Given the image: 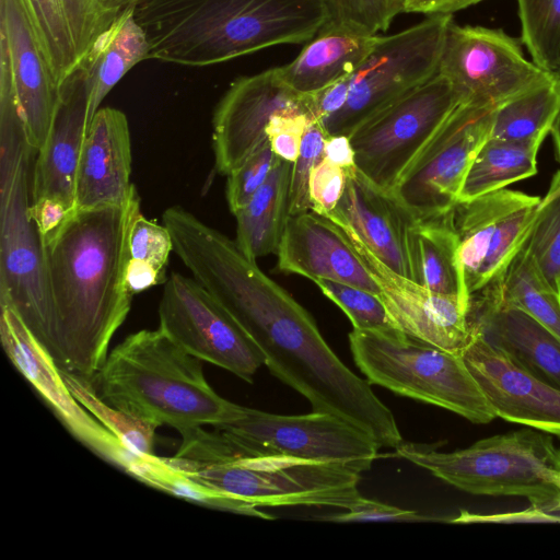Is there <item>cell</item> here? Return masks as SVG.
Here are the masks:
<instances>
[{
	"mask_svg": "<svg viewBox=\"0 0 560 560\" xmlns=\"http://www.w3.org/2000/svg\"><path fill=\"white\" fill-rule=\"evenodd\" d=\"M209 291L245 329L281 382L313 411L330 413L371 435L381 447L401 442L389 408L366 380L331 350L310 313L244 255L225 261Z\"/></svg>",
	"mask_w": 560,
	"mask_h": 560,
	"instance_id": "obj_1",
	"label": "cell"
},
{
	"mask_svg": "<svg viewBox=\"0 0 560 560\" xmlns=\"http://www.w3.org/2000/svg\"><path fill=\"white\" fill-rule=\"evenodd\" d=\"M140 212L136 190L121 206L73 209L42 240L56 320L54 361L93 385L131 308L129 236Z\"/></svg>",
	"mask_w": 560,
	"mask_h": 560,
	"instance_id": "obj_2",
	"label": "cell"
},
{
	"mask_svg": "<svg viewBox=\"0 0 560 560\" xmlns=\"http://www.w3.org/2000/svg\"><path fill=\"white\" fill-rule=\"evenodd\" d=\"M150 59L202 67L308 42L331 18L327 0H139Z\"/></svg>",
	"mask_w": 560,
	"mask_h": 560,
	"instance_id": "obj_3",
	"label": "cell"
},
{
	"mask_svg": "<svg viewBox=\"0 0 560 560\" xmlns=\"http://www.w3.org/2000/svg\"><path fill=\"white\" fill-rule=\"evenodd\" d=\"M202 362L160 328L142 329L114 348L94 385L107 404L180 434L237 419L244 407L213 390Z\"/></svg>",
	"mask_w": 560,
	"mask_h": 560,
	"instance_id": "obj_4",
	"label": "cell"
},
{
	"mask_svg": "<svg viewBox=\"0 0 560 560\" xmlns=\"http://www.w3.org/2000/svg\"><path fill=\"white\" fill-rule=\"evenodd\" d=\"M34 152L20 116L1 113L0 305L11 307L54 359L56 320L44 246L30 217V161Z\"/></svg>",
	"mask_w": 560,
	"mask_h": 560,
	"instance_id": "obj_5",
	"label": "cell"
},
{
	"mask_svg": "<svg viewBox=\"0 0 560 560\" xmlns=\"http://www.w3.org/2000/svg\"><path fill=\"white\" fill-rule=\"evenodd\" d=\"M396 454L453 487L477 495L522 497L547 512L560 504V448L529 428L478 440L453 452L401 442Z\"/></svg>",
	"mask_w": 560,
	"mask_h": 560,
	"instance_id": "obj_6",
	"label": "cell"
},
{
	"mask_svg": "<svg viewBox=\"0 0 560 560\" xmlns=\"http://www.w3.org/2000/svg\"><path fill=\"white\" fill-rule=\"evenodd\" d=\"M353 360L370 384L452 411L472 423L497 415L460 353L400 330L349 334Z\"/></svg>",
	"mask_w": 560,
	"mask_h": 560,
	"instance_id": "obj_7",
	"label": "cell"
},
{
	"mask_svg": "<svg viewBox=\"0 0 560 560\" xmlns=\"http://www.w3.org/2000/svg\"><path fill=\"white\" fill-rule=\"evenodd\" d=\"M166 463L206 488L254 506L314 505L347 510L361 494V474L339 464L254 456L203 464Z\"/></svg>",
	"mask_w": 560,
	"mask_h": 560,
	"instance_id": "obj_8",
	"label": "cell"
},
{
	"mask_svg": "<svg viewBox=\"0 0 560 560\" xmlns=\"http://www.w3.org/2000/svg\"><path fill=\"white\" fill-rule=\"evenodd\" d=\"M453 14L430 15L404 31L381 36L349 75L345 106L322 120L327 136H350L363 121L438 73L444 36Z\"/></svg>",
	"mask_w": 560,
	"mask_h": 560,
	"instance_id": "obj_9",
	"label": "cell"
},
{
	"mask_svg": "<svg viewBox=\"0 0 560 560\" xmlns=\"http://www.w3.org/2000/svg\"><path fill=\"white\" fill-rule=\"evenodd\" d=\"M464 100L444 75L430 80L383 108L349 136L357 168L392 192L446 118Z\"/></svg>",
	"mask_w": 560,
	"mask_h": 560,
	"instance_id": "obj_10",
	"label": "cell"
},
{
	"mask_svg": "<svg viewBox=\"0 0 560 560\" xmlns=\"http://www.w3.org/2000/svg\"><path fill=\"white\" fill-rule=\"evenodd\" d=\"M238 457L275 456L369 470L381 447L368 433L326 412L283 416L243 408L235 420L213 427Z\"/></svg>",
	"mask_w": 560,
	"mask_h": 560,
	"instance_id": "obj_11",
	"label": "cell"
},
{
	"mask_svg": "<svg viewBox=\"0 0 560 560\" xmlns=\"http://www.w3.org/2000/svg\"><path fill=\"white\" fill-rule=\"evenodd\" d=\"M495 108L459 103L404 174L393 195L415 218L442 215L458 203L467 172L490 138Z\"/></svg>",
	"mask_w": 560,
	"mask_h": 560,
	"instance_id": "obj_12",
	"label": "cell"
},
{
	"mask_svg": "<svg viewBox=\"0 0 560 560\" xmlns=\"http://www.w3.org/2000/svg\"><path fill=\"white\" fill-rule=\"evenodd\" d=\"M540 198L500 189L452 210L464 290L470 299L499 283L529 237Z\"/></svg>",
	"mask_w": 560,
	"mask_h": 560,
	"instance_id": "obj_13",
	"label": "cell"
},
{
	"mask_svg": "<svg viewBox=\"0 0 560 560\" xmlns=\"http://www.w3.org/2000/svg\"><path fill=\"white\" fill-rule=\"evenodd\" d=\"M521 40L501 28L448 23L438 73L466 102L500 106L559 75L525 58Z\"/></svg>",
	"mask_w": 560,
	"mask_h": 560,
	"instance_id": "obj_14",
	"label": "cell"
},
{
	"mask_svg": "<svg viewBox=\"0 0 560 560\" xmlns=\"http://www.w3.org/2000/svg\"><path fill=\"white\" fill-rule=\"evenodd\" d=\"M159 328L189 354L252 383L264 354L238 322L194 278L172 272L159 304Z\"/></svg>",
	"mask_w": 560,
	"mask_h": 560,
	"instance_id": "obj_15",
	"label": "cell"
},
{
	"mask_svg": "<svg viewBox=\"0 0 560 560\" xmlns=\"http://www.w3.org/2000/svg\"><path fill=\"white\" fill-rule=\"evenodd\" d=\"M288 112L315 118L312 94L289 86L278 67L234 80L213 112L215 171L226 176L233 172L268 139L266 129L271 118Z\"/></svg>",
	"mask_w": 560,
	"mask_h": 560,
	"instance_id": "obj_16",
	"label": "cell"
},
{
	"mask_svg": "<svg viewBox=\"0 0 560 560\" xmlns=\"http://www.w3.org/2000/svg\"><path fill=\"white\" fill-rule=\"evenodd\" d=\"M3 350L70 432L94 452L126 471L138 455L128 451L71 394L51 355L32 335L19 315L0 305Z\"/></svg>",
	"mask_w": 560,
	"mask_h": 560,
	"instance_id": "obj_17",
	"label": "cell"
},
{
	"mask_svg": "<svg viewBox=\"0 0 560 560\" xmlns=\"http://www.w3.org/2000/svg\"><path fill=\"white\" fill-rule=\"evenodd\" d=\"M0 57L9 65L25 139L37 152L51 128L59 85L25 0H0Z\"/></svg>",
	"mask_w": 560,
	"mask_h": 560,
	"instance_id": "obj_18",
	"label": "cell"
},
{
	"mask_svg": "<svg viewBox=\"0 0 560 560\" xmlns=\"http://www.w3.org/2000/svg\"><path fill=\"white\" fill-rule=\"evenodd\" d=\"M462 355L497 417L560 439V388L474 330Z\"/></svg>",
	"mask_w": 560,
	"mask_h": 560,
	"instance_id": "obj_19",
	"label": "cell"
},
{
	"mask_svg": "<svg viewBox=\"0 0 560 560\" xmlns=\"http://www.w3.org/2000/svg\"><path fill=\"white\" fill-rule=\"evenodd\" d=\"M340 228L378 283L380 296L397 328L410 337L462 354L470 338L469 308L462 300L433 292L396 273L376 258L352 231Z\"/></svg>",
	"mask_w": 560,
	"mask_h": 560,
	"instance_id": "obj_20",
	"label": "cell"
},
{
	"mask_svg": "<svg viewBox=\"0 0 560 560\" xmlns=\"http://www.w3.org/2000/svg\"><path fill=\"white\" fill-rule=\"evenodd\" d=\"M277 255L282 272L314 282L328 279L381 294L346 232L330 218L312 210L288 215Z\"/></svg>",
	"mask_w": 560,
	"mask_h": 560,
	"instance_id": "obj_21",
	"label": "cell"
},
{
	"mask_svg": "<svg viewBox=\"0 0 560 560\" xmlns=\"http://www.w3.org/2000/svg\"><path fill=\"white\" fill-rule=\"evenodd\" d=\"M345 174L343 194L326 217L352 231L389 269L411 279L407 237L415 217L357 167Z\"/></svg>",
	"mask_w": 560,
	"mask_h": 560,
	"instance_id": "obj_22",
	"label": "cell"
},
{
	"mask_svg": "<svg viewBox=\"0 0 560 560\" xmlns=\"http://www.w3.org/2000/svg\"><path fill=\"white\" fill-rule=\"evenodd\" d=\"M90 126L84 78L78 68L60 83L50 131L36 152L31 177V202L55 198L75 208V175Z\"/></svg>",
	"mask_w": 560,
	"mask_h": 560,
	"instance_id": "obj_23",
	"label": "cell"
},
{
	"mask_svg": "<svg viewBox=\"0 0 560 560\" xmlns=\"http://www.w3.org/2000/svg\"><path fill=\"white\" fill-rule=\"evenodd\" d=\"M131 138L121 110L100 108L82 147L75 175V208L121 206L137 190L130 180Z\"/></svg>",
	"mask_w": 560,
	"mask_h": 560,
	"instance_id": "obj_24",
	"label": "cell"
},
{
	"mask_svg": "<svg viewBox=\"0 0 560 560\" xmlns=\"http://www.w3.org/2000/svg\"><path fill=\"white\" fill-rule=\"evenodd\" d=\"M468 324L470 330L560 388V340L533 316L504 303L494 287L470 299Z\"/></svg>",
	"mask_w": 560,
	"mask_h": 560,
	"instance_id": "obj_25",
	"label": "cell"
},
{
	"mask_svg": "<svg viewBox=\"0 0 560 560\" xmlns=\"http://www.w3.org/2000/svg\"><path fill=\"white\" fill-rule=\"evenodd\" d=\"M25 2L58 85L119 13L106 9L98 0Z\"/></svg>",
	"mask_w": 560,
	"mask_h": 560,
	"instance_id": "obj_26",
	"label": "cell"
},
{
	"mask_svg": "<svg viewBox=\"0 0 560 560\" xmlns=\"http://www.w3.org/2000/svg\"><path fill=\"white\" fill-rule=\"evenodd\" d=\"M378 37L329 19L294 60L278 67L279 73L294 91L316 93L349 77L372 51Z\"/></svg>",
	"mask_w": 560,
	"mask_h": 560,
	"instance_id": "obj_27",
	"label": "cell"
},
{
	"mask_svg": "<svg viewBox=\"0 0 560 560\" xmlns=\"http://www.w3.org/2000/svg\"><path fill=\"white\" fill-rule=\"evenodd\" d=\"M147 59H150V45L131 3L96 36L75 67L85 81L90 124L112 89L131 68Z\"/></svg>",
	"mask_w": 560,
	"mask_h": 560,
	"instance_id": "obj_28",
	"label": "cell"
},
{
	"mask_svg": "<svg viewBox=\"0 0 560 560\" xmlns=\"http://www.w3.org/2000/svg\"><path fill=\"white\" fill-rule=\"evenodd\" d=\"M452 210L442 215L415 218L410 223L407 246L411 280L433 292L457 296L469 308Z\"/></svg>",
	"mask_w": 560,
	"mask_h": 560,
	"instance_id": "obj_29",
	"label": "cell"
},
{
	"mask_svg": "<svg viewBox=\"0 0 560 560\" xmlns=\"http://www.w3.org/2000/svg\"><path fill=\"white\" fill-rule=\"evenodd\" d=\"M292 164L279 159L264 185L234 214L235 242L253 260L278 250L289 215Z\"/></svg>",
	"mask_w": 560,
	"mask_h": 560,
	"instance_id": "obj_30",
	"label": "cell"
},
{
	"mask_svg": "<svg viewBox=\"0 0 560 560\" xmlns=\"http://www.w3.org/2000/svg\"><path fill=\"white\" fill-rule=\"evenodd\" d=\"M541 142L489 138L465 177L458 202L469 201L526 179L537 173Z\"/></svg>",
	"mask_w": 560,
	"mask_h": 560,
	"instance_id": "obj_31",
	"label": "cell"
},
{
	"mask_svg": "<svg viewBox=\"0 0 560 560\" xmlns=\"http://www.w3.org/2000/svg\"><path fill=\"white\" fill-rule=\"evenodd\" d=\"M560 110V77L498 106L490 138L544 142Z\"/></svg>",
	"mask_w": 560,
	"mask_h": 560,
	"instance_id": "obj_32",
	"label": "cell"
},
{
	"mask_svg": "<svg viewBox=\"0 0 560 560\" xmlns=\"http://www.w3.org/2000/svg\"><path fill=\"white\" fill-rule=\"evenodd\" d=\"M493 287L504 303L526 312L560 340V294L542 276L527 241L509 265L503 279Z\"/></svg>",
	"mask_w": 560,
	"mask_h": 560,
	"instance_id": "obj_33",
	"label": "cell"
},
{
	"mask_svg": "<svg viewBox=\"0 0 560 560\" xmlns=\"http://www.w3.org/2000/svg\"><path fill=\"white\" fill-rule=\"evenodd\" d=\"M60 372L74 398L113 433L128 451L142 457L153 455L154 435L158 425L107 404L96 393L93 384L75 375Z\"/></svg>",
	"mask_w": 560,
	"mask_h": 560,
	"instance_id": "obj_34",
	"label": "cell"
},
{
	"mask_svg": "<svg viewBox=\"0 0 560 560\" xmlns=\"http://www.w3.org/2000/svg\"><path fill=\"white\" fill-rule=\"evenodd\" d=\"M521 42L532 61L544 70L560 72V0H516Z\"/></svg>",
	"mask_w": 560,
	"mask_h": 560,
	"instance_id": "obj_35",
	"label": "cell"
},
{
	"mask_svg": "<svg viewBox=\"0 0 560 560\" xmlns=\"http://www.w3.org/2000/svg\"><path fill=\"white\" fill-rule=\"evenodd\" d=\"M315 283L349 317L353 329L399 330L378 294L328 279H318Z\"/></svg>",
	"mask_w": 560,
	"mask_h": 560,
	"instance_id": "obj_36",
	"label": "cell"
},
{
	"mask_svg": "<svg viewBox=\"0 0 560 560\" xmlns=\"http://www.w3.org/2000/svg\"><path fill=\"white\" fill-rule=\"evenodd\" d=\"M527 246L548 284L560 294V196L538 207Z\"/></svg>",
	"mask_w": 560,
	"mask_h": 560,
	"instance_id": "obj_37",
	"label": "cell"
},
{
	"mask_svg": "<svg viewBox=\"0 0 560 560\" xmlns=\"http://www.w3.org/2000/svg\"><path fill=\"white\" fill-rule=\"evenodd\" d=\"M278 160L267 139L228 175L225 195L233 214L240 211L264 185Z\"/></svg>",
	"mask_w": 560,
	"mask_h": 560,
	"instance_id": "obj_38",
	"label": "cell"
},
{
	"mask_svg": "<svg viewBox=\"0 0 560 560\" xmlns=\"http://www.w3.org/2000/svg\"><path fill=\"white\" fill-rule=\"evenodd\" d=\"M326 137V132L317 120L312 121L304 133L299 156L292 164L289 214L311 210L310 179L314 167L324 158Z\"/></svg>",
	"mask_w": 560,
	"mask_h": 560,
	"instance_id": "obj_39",
	"label": "cell"
},
{
	"mask_svg": "<svg viewBox=\"0 0 560 560\" xmlns=\"http://www.w3.org/2000/svg\"><path fill=\"white\" fill-rule=\"evenodd\" d=\"M329 7L330 19L370 34L386 31L402 12L399 0H330Z\"/></svg>",
	"mask_w": 560,
	"mask_h": 560,
	"instance_id": "obj_40",
	"label": "cell"
},
{
	"mask_svg": "<svg viewBox=\"0 0 560 560\" xmlns=\"http://www.w3.org/2000/svg\"><path fill=\"white\" fill-rule=\"evenodd\" d=\"M130 258L141 260L165 270L173 241L168 229L138 213L129 236Z\"/></svg>",
	"mask_w": 560,
	"mask_h": 560,
	"instance_id": "obj_41",
	"label": "cell"
},
{
	"mask_svg": "<svg viewBox=\"0 0 560 560\" xmlns=\"http://www.w3.org/2000/svg\"><path fill=\"white\" fill-rule=\"evenodd\" d=\"M319 521L349 522H446L450 518L420 514L360 495L343 513H331L316 517Z\"/></svg>",
	"mask_w": 560,
	"mask_h": 560,
	"instance_id": "obj_42",
	"label": "cell"
},
{
	"mask_svg": "<svg viewBox=\"0 0 560 560\" xmlns=\"http://www.w3.org/2000/svg\"><path fill=\"white\" fill-rule=\"evenodd\" d=\"M314 120L316 119L311 114L303 112L275 115L266 129L273 153L281 160L294 163L299 156L304 133Z\"/></svg>",
	"mask_w": 560,
	"mask_h": 560,
	"instance_id": "obj_43",
	"label": "cell"
},
{
	"mask_svg": "<svg viewBox=\"0 0 560 560\" xmlns=\"http://www.w3.org/2000/svg\"><path fill=\"white\" fill-rule=\"evenodd\" d=\"M345 186V171L323 158L314 167L310 179L311 210L323 215L331 212L339 202Z\"/></svg>",
	"mask_w": 560,
	"mask_h": 560,
	"instance_id": "obj_44",
	"label": "cell"
},
{
	"mask_svg": "<svg viewBox=\"0 0 560 560\" xmlns=\"http://www.w3.org/2000/svg\"><path fill=\"white\" fill-rule=\"evenodd\" d=\"M448 523L454 524H517V523H560V513L547 512L536 505L529 506L522 511L478 514L462 510L460 513L450 518Z\"/></svg>",
	"mask_w": 560,
	"mask_h": 560,
	"instance_id": "obj_45",
	"label": "cell"
},
{
	"mask_svg": "<svg viewBox=\"0 0 560 560\" xmlns=\"http://www.w3.org/2000/svg\"><path fill=\"white\" fill-rule=\"evenodd\" d=\"M71 211L62 201L55 198H42L30 206V217L42 240L52 234Z\"/></svg>",
	"mask_w": 560,
	"mask_h": 560,
	"instance_id": "obj_46",
	"label": "cell"
},
{
	"mask_svg": "<svg viewBox=\"0 0 560 560\" xmlns=\"http://www.w3.org/2000/svg\"><path fill=\"white\" fill-rule=\"evenodd\" d=\"M349 94V77L342 78L323 90L313 93L314 115L322 121L338 113L346 104Z\"/></svg>",
	"mask_w": 560,
	"mask_h": 560,
	"instance_id": "obj_47",
	"label": "cell"
},
{
	"mask_svg": "<svg viewBox=\"0 0 560 560\" xmlns=\"http://www.w3.org/2000/svg\"><path fill=\"white\" fill-rule=\"evenodd\" d=\"M166 279L165 270H161L149 262L130 258L127 269V283L132 294L164 283Z\"/></svg>",
	"mask_w": 560,
	"mask_h": 560,
	"instance_id": "obj_48",
	"label": "cell"
},
{
	"mask_svg": "<svg viewBox=\"0 0 560 560\" xmlns=\"http://www.w3.org/2000/svg\"><path fill=\"white\" fill-rule=\"evenodd\" d=\"M483 0H404L402 12L430 15H447Z\"/></svg>",
	"mask_w": 560,
	"mask_h": 560,
	"instance_id": "obj_49",
	"label": "cell"
},
{
	"mask_svg": "<svg viewBox=\"0 0 560 560\" xmlns=\"http://www.w3.org/2000/svg\"><path fill=\"white\" fill-rule=\"evenodd\" d=\"M324 159L343 171L357 167L355 154L350 138L345 135L326 137L324 143Z\"/></svg>",
	"mask_w": 560,
	"mask_h": 560,
	"instance_id": "obj_50",
	"label": "cell"
},
{
	"mask_svg": "<svg viewBox=\"0 0 560 560\" xmlns=\"http://www.w3.org/2000/svg\"><path fill=\"white\" fill-rule=\"evenodd\" d=\"M560 196V170L553 175L549 189L545 197L540 199V203L538 207H542L553 200L555 198Z\"/></svg>",
	"mask_w": 560,
	"mask_h": 560,
	"instance_id": "obj_51",
	"label": "cell"
},
{
	"mask_svg": "<svg viewBox=\"0 0 560 560\" xmlns=\"http://www.w3.org/2000/svg\"><path fill=\"white\" fill-rule=\"evenodd\" d=\"M550 133L555 144L556 158L560 162V110L555 119Z\"/></svg>",
	"mask_w": 560,
	"mask_h": 560,
	"instance_id": "obj_52",
	"label": "cell"
},
{
	"mask_svg": "<svg viewBox=\"0 0 560 560\" xmlns=\"http://www.w3.org/2000/svg\"><path fill=\"white\" fill-rule=\"evenodd\" d=\"M100 3L110 11L119 12L128 4L136 3L139 0H98Z\"/></svg>",
	"mask_w": 560,
	"mask_h": 560,
	"instance_id": "obj_53",
	"label": "cell"
},
{
	"mask_svg": "<svg viewBox=\"0 0 560 560\" xmlns=\"http://www.w3.org/2000/svg\"><path fill=\"white\" fill-rule=\"evenodd\" d=\"M556 513H560V504L555 510Z\"/></svg>",
	"mask_w": 560,
	"mask_h": 560,
	"instance_id": "obj_54",
	"label": "cell"
},
{
	"mask_svg": "<svg viewBox=\"0 0 560 560\" xmlns=\"http://www.w3.org/2000/svg\"><path fill=\"white\" fill-rule=\"evenodd\" d=\"M399 1H401V3H402L404 0H399Z\"/></svg>",
	"mask_w": 560,
	"mask_h": 560,
	"instance_id": "obj_55",
	"label": "cell"
},
{
	"mask_svg": "<svg viewBox=\"0 0 560 560\" xmlns=\"http://www.w3.org/2000/svg\"><path fill=\"white\" fill-rule=\"evenodd\" d=\"M327 1H328V3L330 2V0H327Z\"/></svg>",
	"mask_w": 560,
	"mask_h": 560,
	"instance_id": "obj_56",
	"label": "cell"
},
{
	"mask_svg": "<svg viewBox=\"0 0 560 560\" xmlns=\"http://www.w3.org/2000/svg\"><path fill=\"white\" fill-rule=\"evenodd\" d=\"M559 77H560V72H559Z\"/></svg>",
	"mask_w": 560,
	"mask_h": 560,
	"instance_id": "obj_57",
	"label": "cell"
}]
</instances>
